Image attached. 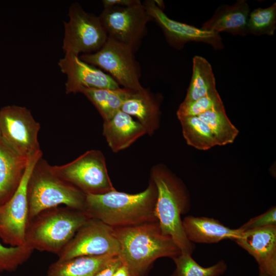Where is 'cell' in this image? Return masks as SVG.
Returning <instances> with one entry per match:
<instances>
[{"instance_id": "cell-6", "label": "cell", "mask_w": 276, "mask_h": 276, "mask_svg": "<svg viewBox=\"0 0 276 276\" xmlns=\"http://www.w3.org/2000/svg\"><path fill=\"white\" fill-rule=\"evenodd\" d=\"M51 168L56 175L85 194H102L116 190L105 157L100 150L87 151L68 163Z\"/></svg>"}, {"instance_id": "cell-27", "label": "cell", "mask_w": 276, "mask_h": 276, "mask_svg": "<svg viewBox=\"0 0 276 276\" xmlns=\"http://www.w3.org/2000/svg\"><path fill=\"white\" fill-rule=\"evenodd\" d=\"M276 3L266 8H258L250 12L247 33L256 35H273L276 28Z\"/></svg>"}, {"instance_id": "cell-24", "label": "cell", "mask_w": 276, "mask_h": 276, "mask_svg": "<svg viewBox=\"0 0 276 276\" xmlns=\"http://www.w3.org/2000/svg\"><path fill=\"white\" fill-rule=\"evenodd\" d=\"M178 119L183 137L189 145L202 150L218 145L212 129L198 116L183 117Z\"/></svg>"}, {"instance_id": "cell-30", "label": "cell", "mask_w": 276, "mask_h": 276, "mask_svg": "<svg viewBox=\"0 0 276 276\" xmlns=\"http://www.w3.org/2000/svg\"><path fill=\"white\" fill-rule=\"evenodd\" d=\"M276 225V208L272 206L265 213L253 217L240 228L243 231Z\"/></svg>"}, {"instance_id": "cell-33", "label": "cell", "mask_w": 276, "mask_h": 276, "mask_svg": "<svg viewBox=\"0 0 276 276\" xmlns=\"http://www.w3.org/2000/svg\"><path fill=\"white\" fill-rule=\"evenodd\" d=\"M112 276H130L127 267L122 264L114 272Z\"/></svg>"}, {"instance_id": "cell-29", "label": "cell", "mask_w": 276, "mask_h": 276, "mask_svg": "<svg viewBox=\"0 0 276 276\" xmlns=\"http://www.w3.org/2000/svg\"><path fill=\"white\" fill-rule=\"evenodd\" d=\"M33 251L26 244L6 247L0 243V272L15 270L28 260Z\"/></svg>"}, {"instance_id": "cell-10", "label": "cell", "mask_w": 276, "mask_h": 276, "mask_svg": "<svg viewBox=\"0 0 276 276\" xmlns=\"http://www.w3.org/2000/svg\"><path fill=\"white\" fill-rule=\"evenodd\" d=\"M39 122L27 108L16 105L0 109V135L19 155L30 158L41 151L38 136Z\"/></svg>"}, {"instance_id": "cell-13", "label": "cell", "mask_w": 276, "mask_h": 276, "mask_svg": "<svg viewBox=\"0 0 276 276\" xmlns=\"http://www.w3.org/2000/svg\"><path fill=\"white\" fill-rule=\"evenodd\" d=\"M143 5L152 20L162 29L167 42L173 47L180 49L187 43L196 41L208 43L216 49L223 48L219 33L203 30L171 19L156 5L154 1H145Z\"/></svg>"}, {"instance_id": "cell-9", "label": "cell", "mask_w": 276, "mask_h": 276, "mask_svg": "<svg viewBox=\"0 0 276 276\" xmlns=\"http://www.w3.org/2000/svg\"><path fill=\"white\" fill-rule=\"evenodd\" d=\"M64 21L62 49L65 54L79 56L99 50L108 39L99 16L86 12L78 3H73Z\"/></svg>"}, {"instance_id": "cell-28", "label": "cell", "mask_w": 276, "mask_h": 276, "mask_svg": "<svg viewBox=\"0 0 276 276\" xmlns=\"http://www.w3.org/2000/svg\"><path fill=\"white\" fill-rule=\"evenodd\" d=\"M224 107L218 92L206 95L192 101H183L177 111L178 118L196 116L207 111Z\"/></svg>"}, {"instance_id": "cell-20", "label": "cell", "mask_w": 276, "mask_h": 276, "mask_svg": "<svg viewBox=\"0 0 276 276\" xmlns=\"http://www.w3.org/2000/svg\"><path fill=\"white\" fill-rule=\"evenodd\" d=\"M121 110L137 118L151 136L158 129L160 118V103L158 98L146 88L133 91L125 101Z\"/></svg>"}, {"instance_id": "cell-12", "label": "cell", "mask_w": 276, "mask_h": 276, "mask_svg": "<svg viewBox=\"0 0 276 276\" xmlns=\"http://www.w3.org/2000/svg\"><path fill=\"white\" fill-rule=\"evenodd\" d=\"M120 243L113 228L95 218L88 219L57 254L58 260L81 256H118Z\"/></svg>"}, {"instance_id": "cell-2", "label": "cell", "mask_w": 276, "mask_h": 276, "mask_svg": "<svg viewBox=\"0 0 276 276\" xmlns=\"http://www.w3.org/2000/svg\"><path fill=\"white\" fill-rule=\"evenodd\" d=\"M157 191L150 179L147 188L136 194L116 190L98 195L86 194L84 212L112 227L158 221L155 214Z\"/></svg>"}, {"instance_id": "cell-34", "label": "cell", "mask_w": 276, "mask_h": 276, "mask_svg": "<svg viewBox=\"0 0 276 276\" xmlns=\"http://www.w3.org/2000/svg\"><path fill=\"white\" fill-rule=\"evenodd\" d=\"M259 276H270L264 271L262 270L259 269Z\"/></svg>"}, {"instance_id": "cell-18", "label": "cell", "mask_w": 276, "mask_h": 276, "mask_svg": "<svg viewBox=\"0 0 276 276\" xmlns=\"http://www.w3.org/2000/svg\"><path fill=\"white\" fill-rule=\"evenodd\" d=\"M29 159L17 153L0 135V206L8 201L16 191Z\"/></svg>"}, {"instance_id": "cell-23", "label": "cell", "mask_w": 276, "mask_h": 276, "mask_svg": "<svg viewBox=\"0 0 276 276\" xmlns=\"http://www.w3.org/2000/svg\"><path fill=\"white\" fill-rule=\"evenodd\" d=\"M216 92L217 90L211 65L205 58L195 56L192 78L184 101H195Z\"/></svg>"}, {"instance_id": "cell-4", "label": "cell", "mask_w": 276, "mask_h": 276, "mask_svg": "<svg viewBox=\"0 0 276 276\" xmlns=\"http://www.w3.org/2000/svg\"><path fill=\"white\" fill-rule=\"evenodd\" d=\"M90 218L85 212L66 206L44 210L29 221L25 244L57 255Z\"/></svg>"}, {"instance_id": "cell-1", "label": "cell", "mask_w": 276, "mask_h": 276, "mask_svg": "<svg viewBox=\"0 0 276 276\" xmlns=\"http://www.w3.org/2000/svg\"><path fill=\"white\" fill-rule=\"evenodd\" d=\"M113 228L120 245L118 256L130 276H146L157 259H173L181 254L158 221Z\"/></svg>"}, {"instance_id": "cell-11", "label": "cell", "mask_w": 276, "mask_h": 276, "mask_svg": "<svg viewBox=\"0 0 276 276\" xmlns=\"http://www.w3.org/2000/svg\"><path fill=\"white\" fill-rule=\"evenodd\" d=\"M42 155L41 151L30 158L16 191L8 201L0 206V238L10 246L25 245L29 222L28 182L34 165Z\"/></svg>"}, {"instance_id": "cell-26", "label": "cell", "mask_w": 276, "mask_h": 276, "mask_svg": "<svg viewBox=\"0 0 276 276\" xmlns=\"http://www.w3.org/2000/svg\"><path fill=\"white\" fill-rule=\"evenodd\" d=\"M173 260L176 268L171 276H220L227 268L223 260L210 267H202L193 259L191 255L188 254H181Z\"/></svg>"}, {"instance_id": "cell-16", "label": "cell", "mask_w": 276, "mask_h": 276, "mask_svg": "<svg viewBox=\"0 0 276 276\" xmlns=\"http://www.w3.org/2000/svg\"><path fill=\"white\" fill-rule=\"evenodd\" d=\"M183 230L192 243H215L223 240L235 241L243 230L228 227L218 220L207 217L188 216L182 220Z\"/></svg>"}, {"instance_id": "cell-31", "label": "cell", "mask_w": 276, "mask_h": 276, "mask_svg": "<svg viewBox=\"0 0 276 276\" xmlns=\"http://www.w3.org/2000/svg\"><path fill=\"white\" fill-rule=\"evenodd\" d=\"M122 265L118 256L109 258L97 271L94 276H112L116 270Z\"/></svg>"}, {"instance_id": "cell-3", "label": "cell", "mask_w": 276, "mask_h": 276, "mask_svg": "<svg viewBox=\"0 0 276 276\" xmlns=\"http://www.w3.org/2000/svg\"><path fill=\"white\" fill-rule=\"evenodd\" d=\"M150 175L157 191L155 214L163 232L172 238L181 254L192 255L195 247L187 238L181 219L190 209L183 184L162 165L153 166Z\"/></svg>"}, {"instance_id": "cell-32", "label": "cell", "mask_w": 276, "mask_h": 276, "mask_svg": "<svg viewBox=\"0 0 276 276\" xmlns=\"http://www.w3.org/2000/svg\"><path fill=\"white\" fill-rule=\"evenodd\" d=\"M140 0H103L104 8L111 6H129L139 3Z\"/></svg>"}, {"instance_id": "cell-25", "label": "cell", "mask_w": 276, "mask_h": 276, "mask_svg": "<svg viewBox=\"0 0 276 276\" xmlns=\"http://www.w3.org/2000/svg\"><path fill=\"white\" fill-rule=\"evenodd\" d=\"M197 116L209 125L219 146L233 143L238 134V130L228 118L224 107L209 110Z\"/></svg>"}, {"instance_id": "cell-7", "label": "cell", "mask_w": 276, "mask_h": 276, "mask_svg": "<svg viewBox=\"0 0 276 276\" xmlns=\"http://www.w3.org/2000/svg\"><path fill=\"white\" fill-rule=\"evenodd\" d=\"M83 61L107 72L123 88L132 91L144 89L140 82L141 72L134 53L127 46L108 38L98 51L79 56Z\"/></svg>"}, {"instance_id": "cell-14", "label": "cell", "mask_w": 276, "mask_h": 276, "mask_svg": "<svg viewBox=\"0 0 276 276\" xmlns=\"http://www.w3.org/2000/svg\"><path fill=\"white\" fill-rule=\"evenodd\" d=\"M61 72L65 74L67 94L80 93L83 88L117 89L120 85L101 69L90 65L73 54H65L58 63Z\"/></svg>"}, {"instance_id": "cell-21", "label": "cell", "mask_w": 276, "mask_h": 276, "mask_svg": "<svg viewBox=\"0 0 276 276\" xmlns=\"http://www.w3.org/2000/svg\"><path fill=\"white\" fill-rule=\"evenodd\" d=\"M105 255L81 256L52 263L46 276H94L99 268L111 257Z\"/></svg>"}, {"instance_id": "cell-5", "label": "cell", "mask_w": 276, "mask_h": 276, "mask_svg": "<svg viewBox=\"0 0 276 276\" xmlns=\"http://www.w3.org/2000/svg\"><path fill=\"white\" fill-rule=\"evenodd\" d=\"M27 193L29 221L41 212L62 204L84 212L86 194L56 175L42 156L32 169Z\"/></svg>"}, {"instance_id": "cell-15", "label": "cell", "mask_w": 276, "mask_h": 276, "mask_svg": "<svg viewBox=\"0 0 276 276\" xmlns=\"http://www.w3.org/2000/svg\"><path fill=\"white\" fill-rule=\"evenodd\" d=\"M235 241L255 259L259 269L276 276V225L243 231Z\"/></svg>"}, {"instance_id": "cell-17", "label": "cell", "mask_w": 276, "mask_h": 276, "mask_svg": "<svg viewBox=\"0 0 276 276\" xmlns=\"http://www.w3.org/2000/svg\"><path fill=\"white\" fill-rule=\"evenodd\" d=\"M146 134V131L140 123L121 110L104 121L103 135L108 146L116 153L127 148Z\"/></svg>"}, {"instance_id": "cell-8", "label": "cell", "mask_w": 276, "mask_h": 276, "mask_svg": "<svg viewBox=\"0 0 276 276\" xmlns=\"http://www.w3.org/2000/svg\"><path fill=\"white\" fill-rule=\"evenodd\" d=\"M108 38L130 48L135 53L152 21L141 1L129 6L104 8L99 15Z\"/></svg>"}, {"instance_id": "cell-22", "label": "cell", "mask_w": 276, "mask_h": 276, "mask_svg": "<svg viewBox=\"0 0 276 276\" xmlns=\"http://www.w3.org/2000/svg\"><path fill=\"white\" fill-rule=\"evenodd\" d=\"M133 91L125 88L117 89L86 88L81 90L95 106L104 121L111 118L121 110L125 101Z\"/></svg>"}, {"instance_id": "cell-19", "label": "cell", "mask_w": 276, "mask_h": 276, "mask_svg": "<svg viewBox=\"0 0 276 276\" xmlns=\"http://www.w3.org/2000/svg\"><path fill=\"white\" fill-rule=\"evenodd\" d=\"M249 7L245 1H238L232 6L223 5L216 10L213 17L204 22L201 29L219 33L226 32L233 35H246Z\"/></svg>"}]
</instances>
